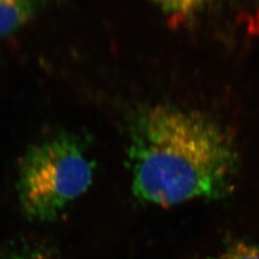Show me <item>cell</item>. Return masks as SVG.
Listing matches in <instances>:
<instances>
[{
  "instance_id": "cell-1",
  "label": "cell",
  "mask_w": 259,
  "mask_h": 259,
  "mask_svg": "<svg viewBox=\"0 0 259 259\" xmlns=\"http://www.w3.org/2000/svg\"><path fill=\"white\" fill-rule=\"evenodd\" d=\"M127 152L132 193L158 206L222 199L232 191L238 167L234 142L219 123L166 104L135 113Z\"/></svg>"
},
{
  "instance_id": "cell-2",
  "label": "cell",
  "mask_w": 259,
  "mask_h": 259,
  "mask_svg": "<svg viewBox=\"0 0 259 259\" xmlns=\"http://www.w3.org/2000/svg\"><path fill=\"white\" fill-rule=\"evenodd\" d=\"M81 135L63 132L35 142L19 167L18 199L34 222L55 221L92 185L95 162Z\"/></svg>"
},
{
  "instance_id": "cell-3",
  "label": "cell",
  "mask_w": 259,
  "mask_h": 259,
  "mask_svg": "<svg viewBox=\"0 0 259 259\" xmlns=\"http://www.w3.org/2000/svg\"><path fill=\"white\" fill-rule=\"evenodd\" d=\"M37 6L38 0H0V40L25 25Z\"/></svg>"
},
{
  "instance_id": "cell-4",
  "label": "cell",
  "mask_w": 259,
  "mask_h": 259,
  "mask_svg": "<svg viewBox=\"0 0 259 259\" xmlns=\"http://www.w3.org/2000/svg\"><path fill=\"white\" fill-rule=\"evenodd\" d=\"M0 259H61L52 250L35 243H21L0 251Z\"/></svg>"
},
{
  "instance_id": "cell-5",
  "label": "cell",
  "mask_w": 259,
  "mask_h": 259,
  "mask_svg": "<svg viewBox=\"0 0 259 259\" xmlns=\"http://www.w3.org/2000/svg\"><path fill=\"white\" fill-rule=\"evenodd\" d=\"M165 14L187 17L196 13L210 0H151Z\"/></svg>"
},
{
  "instance_id": "cell-6",
  "label": "cell",
  "mask_w": 259,
  "mask_h": 259,
  "mask_svg": "<svg viewBox=\"0 0 259 259\" xmlns=\"http://www.w3.org/2000/svg\"><path fill=\"white\" fill-rule=\"evenodd\" d=\"M218 259H259V246L237 241L226 247Z\"/></svg>"
}]
</instances>
